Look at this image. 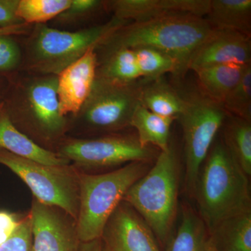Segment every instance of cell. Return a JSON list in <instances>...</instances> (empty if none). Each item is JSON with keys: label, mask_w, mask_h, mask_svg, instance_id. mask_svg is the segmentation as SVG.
<instances>
[{"label": "cell", "mask_w": 251, "mask_h": 251, "mask_svg": "<svg viewBox=\"0 0 251 251\" xmlns=\"http://www.w3.org/2000/svg\"><path fill=\"white\" fill-rule=\"evenodd\" d=\"M6 80L1 101L11 122L39 146H58L69 130V117L59 112L57 75L21 70Z\"/></svg>", "instance_id": "cell-1"}, {"label": "cell", "mask_w": 251, "mask_h": 251, "mask_svg": "<svg viewBox=\"0 0 251 251\" xmlns=\"http://www.w3.org/2000/svg\"><path fill=\"white\" fill-rule=\"evenodd\" d=\"M213 28L204 18L175 15L140 23H128L96 49L107 53L119 49L152 48L169 54L178 65V78L189 70L193 54L210 35Z\"/></svg>", "instance_id": "cell-2"}, {"label": "cell", "mask_w": 251, "mask_h": 251, "mask_svg": "<svg viewBox=\"0 0 251 251\" xmlns=\"http://www.w3.org/2000/svg\"><path fill=\"white\" fill-rule=\"evenodd\" d=\"M201 167L194 197L209 234L226 220L251 213L249 176L224 143L216 144Z\"/></svg>", "instance_id": "cell-3"}, {"label": "cell", "mask_w": 251, "mask_h": 251, "mask_svg": "<svg viewBox=\"0 0 251 251\" xmlns=\"http://www.w3.org/2000/svg\"><path fill=\"white\" fill-rule=\"evenodd\" d=\"M128 23L113 16L103 24L74 31L60 30L46 24L34 25L22 48L21 70L57 75Z\"/></svg>", "instance_id": "cell-4"}, {"label": "cell", "mask_w": 251, "mask_h": 251, "mask_svg": "<svg viewBox=\"0 0 251 251\" xmlns=\"http://www.w3.org/2000/svg\"><path fill=\"white\" fill-rule=\"evenodd\" d=\"M179 164L175 149L170 145L160 151L153 166L130 186L124 197L139 214L162 244L171 238L177 211Z\"/></svg>", "instance_id": "cell-5"}, {"label": "cell", "mask_w": 251, "mask_h": 251, "mask_svg": "<svg viewBox=\"0 0 251 251\" xmlns=\"http://www.w3.org/2000/svg\"><path fill=\"white\" fill-rule=\"evenodd\" d=\"M151 168V162L135 161L103 174L78 173L76 219L81 242L100 239L104 227L126 193Z\"/></svg>", "instance_id": "cell-6"}, {"label": "cell", "mask_w": 251, "mask_h": 251, "mask_svg": "<svg viewBox=\"0 0 251 251\" xmlns=\"http://www.w3.org/2000/svg\"><path fill=\"white\" fill-rule=\"evenodd\" d=\"M143 79L120 83L96 76L90 95L76 115L69 117V126L103 135L117 133L130 126L140 103Z\"/></svg>", "instance_id": "cell-7"}, {"label": "cell", "mask_w": 251, "mask_h": 251, "mask_svg": "<svg viewBox=\"0 0 251 251\" xmlns=\"http://www.w3.org/2000/svg\"><path fill=\"white\" fill-rule=\"evenodd\" d=\"M185 105L178 117L184 139L185 185L194 197L200 171L210 151L218 131L224 125L227 112L221 104L202 91L184 97Z\"/></svg>", "instance_id": "cell-8"}, {"label": "cell", "mask_w": 251, "mask_h": 251, "mask_svg": "<svg viewBox=\"0 0 251 251\" xmlns=\"http://www.w3.org/2000/svg\"><path fill=\"white\" fill-rule=\"evenodd\" d=\"M0 164L19 176L38 201L62 209L76 221L79 205L76 167L46 165L1 149Z\"/></svg>", "instance_id": "cell-9"}, {"label": "cell", "mask_w": 251, "mask_h": 251, "mask_svg": "<svg viewBox=\"0 0 251 251\" xmlns=\"http://www.w3.org/2000/svg\"><path fill=\"white\" fill-rule=\"evenodd\" d=\"M56 152L83 169H103L131 162H151L152 147H142L137 136L120 133L92 138H64Z\"/></svg>", "instance_id": "cell-10"}, {"label": "cell", "mask_w": 251, "mask_h": 251, "mask_svg": "<svg viewBox=\"0 0 251 251\" xmlns=\"http://www.w3.org/2000/svg\"><path fill=\"white\" fill-rule=\"evenodd\" d=\"M29 214L32 251H79L76 221L65 211L34 198Z\"/></svg>", "instance_id": "cell-11"}, {"label": "cell", "mask_w": 251, "mask_h": 251, "mask_svg": "<svg viewBox=\"0 0 251 251\" xmlns=\"http://www.w3.org/2000/svg\"><path fill=\"white\" fill-rule=\"evenodd\" d=\"M100 239L104 251H161L148 225L125 201L110 216Z\"/></svg>", "instance_id": "cell-12"}, {"label": "cell", "mask_w": 251, "mask_h": 251, "mask_svg": "<svg viewBox=\"0 0 251 251\" xmlns=\"http://www.w3.org/2000/svg\"><path fill=\"white\" fill-rule=\"evenodd\" d=\"M97 67V51L91 49L57 75L59 109L63 116H74L82 108L93 87Z\"/></svg>", "instance_id": "cell-13"}, {"label": "cell", "mask_w": 251, "mask_h": 251, "mask_svg": "<svg viewBox=\"0 0 251 251\" xmlns=\"http://www.w3.org/2000/svg\"><path fill=\"white\" fill-rule=\"evenodd\" d=\"M210 0H113L105 1V8L114 17L140 23L175 15H193L204 18Z\"/></svg>", "instance_id": "cell-14"}, {"label": "cell", "mask_w": 251, "mask_h": 251, "mask_svg": "<svg viewBox=\"0 0 251 251\" xmlns=\"http://www.w3.org/2000/svg\"><path fill=\"white\" fill-rule=\"evenodd\" d=\"M230 64H251V37L238 31L214 29L193 54L189 70Z\"/></svg>", "instance_id": "cell-15"}, {"label": "cell", "mask_w": 251, "mask_h": 251, "mask_svg": "<svg viewBox=\"0 0 251 251\" xmlns=\"http://www.w3.org/2000/svg\"><path fill=\"white\" fill-rule=\"evenodd\" d=\"M0 149L50 166L72 164L55 151L39 146L18 129L11 122L2 101L0 102Z\"/></svg>", "instance_id": "cell-16"}, {"label": "cell", "mask_w": 251, "mask_h": 251, "mask_svg": "<svg viewBox=\"0 0 251 251\" xmlns=\"http://www.w3.org/2000/svg\"><path fill=\"white\" fill-rule=\"evenodd\" d=\"M204 18L213 29L238 31L251 37V0H210Z\"/></svg>", "instance_id": "cell-17"}, {"label": "cell", "mask_w": 251, "mask_h": 251, "mask_svg": "<svg viewBox=\"0 0 251 251\" xmlns=\"http://www.w3.org/2000/svg\"><path fill=\"white\" fill-rule=\"evenodd\" d=\"M249 65L220 64L202 68L195 71L201 91L222 105L227 94L241 80Z\"/></svg>", "instance_id": "cell-18"}, {"label": "cell", "mask_w": 251, "mask_h": 251, "mask_svg": "<svg viewBox=\"0 0 251 251\" xmlns=\"http://www.w3.org/2000/svg\"><path fill=\"white\" fill-rule=\"evenodd\" d=\"M175 119L156 115L140 104L135 109L130 126L137 131V138L142 147L154 146L160 151L169 148L171 126Z\"/></svg>", "instance_id": "cell-19"}, {"label": "cell", "mask_w": 251, "mask_h": 251, "mask_svg": "<svg viewBox=\"0 0 251 251\" xmlns=\"http://www.w3.org/2000/svg\"><path fill=\"white\" fill-rule=\"evenodd\" d=\"M140 103L156 115L177 120L184 110L185 99L162 77L156 80L143 78Z\"/></svg>", "instance_id": "cell-20"}, {"label": "cell", "mask_w": 251, "mask_h": 251, "mask_svg": "<svg viewBox=\"0 0 251 251\" xmlns=\"http://www.w3.org/2000/svg\"><path fill=\"white\" fill-rule=\"evenodd\" d=\"M166 251H212L209 232L202 219L184 207L176 233L167 242Z\"/></svg>", "instance_id": "cell-21"}, {"label": "cell", "mask_w": 251, "mask_h": 251, "mask_svg": "<svg viewBox=\"0 0 251 251\" xmlns=\"http://www.w3.org/2000/svg\"><path fill=\"white\" fill-rule=\"evenodd\" d=\"M97 76L120 83H131L140 80L141 75L134 50L119 49L99 54Z\"/></svg>", "instance_id": "cell-22"}, {"label": "cell", "mask_w": 251, "mask_h": 251, "mask_svg": "<svg viewBox=\"0 0 251 251\" xmlns=\"http://www.w3.org/2000/svg\"><path fill=\"white\" fill-rule=\"evenodd\" d=\"M216 249L224 251H251V213L226 220L210 234Z\"/></svg>", "instance_id": "cell-23"}, {"label": "cell", "mask_w": 251, "mask_h": 251, "mask_svg": "<svg viewBox=\"0 0 251 251\" xmlns=\"http://www.w3.org/2000/svg\"><path fill=\"white\" fill-rule=\"evenodd\" d=\"M225 145L242 171L251 175V122L233 117L224 131Z\"/></svg>", "instance_id": "cell-24"}, {"label": "cell", "mask_w": 251, "mask_h": 251, "mask_svg": "<svg viewBox=\"0 0 251 251\" xmlns=\"http://www.w3.org/2000/svg\"><path fill=\"white\" fill-rule=\"evenodd\" d=\"M133 50L141 78L156 80L168 73L178 78L177 63L169 54L152 48L140 47Z\"/></svg>", "instance_id": "cell-25"}, {"label": "cell", "mask_w": 251, "mask_h": 251, "mask_svg": "<svg viewBox=\"0 0 251 251\" xmlns=\"http://www.w3.org/2000/svg\"><path fill=\"white\" fill-rule=\"evenodd\" d=\"M71 0H19L17 16L29 25L46 24L69 7Z\"/></svg>", "instance_id": "cell-26"}, {"label": "cell", "mask_w": 251, "mask_h": 251, "mask_svg": "<svg viewBox=\"0 0 251 251\" xmlns=\"http://www.w3.org/2000/svg\"><path fill=\"white\" fill-rule=\"evenodd\" d=\"M227 113L251 122V65L222 104Z\"/></svg>", "instance_id": "cell-27"}, {"label": "cell", "mask_w": 251, "mask_h": 251, "mask_svg": "<svg viewBox=\"0 0 251 251\" xmlns=\"http://www.w3.org/2000/svg\"><path fill=\"white\" fill-rule=\"evenodd\" d=\"M16 37L0 35V76L6 78L21 71L22 67V46Z\"/></svg>", "instance_id": "cell-28"}, {"label": "cell", "mask_w": 251, "mask_h": 251, "mask_svg": "<svg viewBox=\"0 0 251 251\" xmlns=\"http://www.w3.org/2000/svg\"><path fill=\"white\" fill-rule=\"evenodd\" d=\"M105 8V1L100 0H71V4L65 11L55 18L64 25L74 24L87 19Z\"/></svg>", "instance_id": "cell-29"}, {"label": "cell", "mask_w": 251, "mask_h": 251, "mask_svg": "<svg viewBox=\"0 0 251 251\" xmlns=\"http://www.w3.org/2000/svg\"><path fill=\"white\" fill-rule=\"evenodd\" d=\"M32 231L29 213L12 235L0 246V251H32Z\"/></svg>", "instance_id": "cell-30"}, {"label": "cell", "mask_w": 251, "mask_h": 251, "mask_svg": "<svg viewBox=\"0 0 251 251\" xmlns=\"http://www.w3.org/2000/svg\"><path fill=\"white\" fill-rule=\"evenodd\" d=\"M19 0H0V28L24 24L17 16Z\"/></svg>", "instance_id": "cell-31"}, {"label": "cell", "mask_w": 251, "mask_h": 251, "mask_svg": "<svg viewBox=\"0 0 251 251\" xmlns=\"http://www.w3.org/2000/svg\"><path fill=\"white\" fill-rule=\"evenodd\" d=\"M23 219L15 213L0 209V246L16 232Z\"/></svg>", "instance_id": "cell-32"}, {"label": "cell", "mask_w": 251, "mask_h": 251, "mask_svg": "<svg viewBox=\"0 0 251 251\" xmlns=\"http://www.w3.org/2000/svg\"><path fill=\"white\" fill-rule=\"evenodd\" d=\"M32 25L24 23L14 27L0 28V35H11L16 36H27L30 32Z\"/></svg>", "instance_id": "cell-33"}, {"label": "cell", "mask_w": 251, "mask_h": 251, "mask_svg": "<svg viewBox=\"0 0 251 251\" xmlns=\"http://www.w3.org/2000/svg\"><path fill=\"white\" fill-rule=\"evenodd\" d=\"M79 251H104L101 239L88 242H81Z\"/></svg>", "instance_id": "cell-34"}, {"label": "cell", "mask_w": 251, "mask_h": 251, "mask_svg": "<svg viewBox=\"0 0 251 251\" xmlns=\"http://www.w3.org/2000/svg\"><path fill=\"white\" fill-rule=\"evenodd\" d=\"M6 83H7V80H6V77L0 76V102L1 101V99H2Z\"/></svg>", "instance_id": "cell-35"}, {"label": "cell", "mask_w": 251, "mask_h": 251, "mask_svg": "<svg viewBox=\"0 0 251 251\" xmlns=\"http://www.w3.org/2000/svg\"><path fill=\"white\" fill-rule=\"evenodd\" d=\"M211 240V239H210ZM212 251H221L219 250V249H216L215 247H214V246L212 245Z\"/></svg>", "instance_id": "cell-36"}]
</instances>
